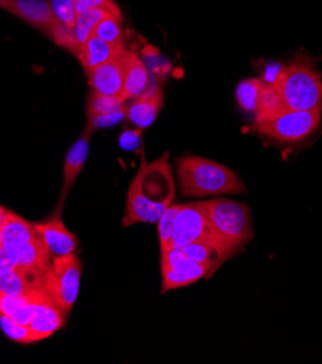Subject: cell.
<instances>
[{
  "mask_svg": "<svg viewBox=\"0 0 322 364\" xmlns=\"http://www.w3.org/2000/svg\"><path fill=\"white\" fill-rule=\"evenodd\" d=\"M163 106V92L154 85L147 87L144 93H141L134 102L127 107V118L136 128L146 129L156 121L160 109Z\"/></svg>",
  "mask_w": 322,
  "mask_h": 364,
  "instance_id": "obj_15",
  "label": "cell"
},
{
  "mask_svg": "<svg viewBox=\"0 0 322 364\" xmlns=\"http://www.w3.org/2000/svg\"><path fill=\"white\" fill-rule=\"evenodd\" d=\"M33 292L28 279L19 269L0 273V294L6 296H28Z\"/></svg>",
  "mask_w": 322,
  "mask_h": 364,
  "instance_id": "obj_25",
  "label": "cell"
},
{
  "mask_svg": "<svg viewBox=\"0 0 322 364\" xmlns=\"http://www.w3.org/2000/svg\"><path fill=\"white\" fill-rule=\"evenodd\" d=\"M5 251L15 263L16 269L22 270L23 273H47L53 262L51 254L40 234L16 250Z\"/></svg>",
  "mask_w": 322,
  "mask_h": 364,
  "instance_id": "obj_14",
  "label": "cell"
},
{
  "mask_svg": "<svg viewBox=\"0 0 322 364\" xmlns=\"http://www.w3.org/2000/svg\"><path fill=\"white\" fill-rule=\"evenodd\" d=\"M125 107V100L118 96H106L97 92H92L87 100V119L115 114Z\"/></svg>",
  "mask_w": 322,
  "mask_h": 364,
  "instance_id": "obj_23",
  "label": "cell"
},
{
  "mask_svg": "<svg viewBox=\"0 0 322 364\" xmlns=\"http://www.w3.org/2000/svg\"><path fill=\"white\" fill-rule=\"evenodd\" d=\"M270 85L279 93L286 109L322 111V76L308 58H296L281 67Z\"/></svg>",
  "mask_w": 322,
  "mask_h": 364,
  "instance_id": "obj_3",
  "label": "cell"
},
{
  "mask_svg": "<svg viewBox=\"0 0 322 364\" xmlns=\"http://www.w3.org/2000/svg\"><path fill=\"white\" fill-rule=\"evenodd\" d=\"M203 240H217L208 223L205 200L178 205L174 216L173 248H183Z\"/></svg>",
  "mask_w": 322,
  "mask_h": 364,
  "instance_id": "obj_8",
  "label": "cell"
},
{
  "mask_svg": "<svg viewBox=\"0 0 322 364\" xmlns=\"http://www.w3.org/2000/svg\"><path fill=\"white\" fill-rule=\"evenodd\" d=\"M141 132L142 129H135V131H125L119 136V144L124 150L128 151H135L138 147H141Z\"/></svg>",
  "mask_w": 322,
  "mask_h": 364,
  "instance_id": "obj_31",
  "label": "cell"
},
{
  "mask_svg": "<svg viewBox=\"0 0 322 364\" xmlns=\"http://www.w3.org/2000/svg\"><path fill=\"white\" fill-rule=\"evenodd\" d=\"M82 279V262L76 254L53 259L47 272L45 290L67 316L76 304Z\"/></svg>",
  "mask_w": 322,
  "mask_h": 364,
  "instance_id": "obj_7",
  "label": "cell"
},
{
  "mask_svg": "<svg viewBox=\"0 0 322 364\" xmlns=\"http://www.w3.org/2000/svg\"><path fill=\"white\" fill-rule=\"evenodd\" d=\"M37 235L38 231L35 228V224L28 223L14 212H8L2 230H0V247L12 251L29 242Z\"/></svg>",
  "mask_w": 322,
  "mask_h": 364,
  "instance_id": "obj_17",
  "label": "cell"
},
{
  "mask_svg": "<svg viewBox=\"0 0 322 364\" xmlns=\"http://www.w3.org/2000/svg\"><path fill=\"white\" fill-rule=\"evenodd\" d=\"M0 314L21 325H29L33 315L31 296H6L0 294Z\"/></svg>",
  "mask_w": 322,
  "mask_h": 364,
  "instance_id": "obj_20",
  "label": "cell"
},
{
  "mask_svg": "<svg viewBox=\"0 0 322 364\" xmlns=\"http://www.w3.org/2000/svg\"><path fill=\"white\" fill-rule=\"evenodd\" d=\"M35 228H37L45 247L48 248L51 259L68 256V254H73L77 248L76 235L65 228L64 223L61 221L60 213L57 212L54 213L51 220L35 224Z\"/></svg>",
  "mask_w": 322,
  "mask_h": 364,
  "instance_id": "obj_12",
  "label": "cell"
},
{
  "mask_svg": "<svg viewBox=\"0 0 322 364\" xmlns=\"http://www.w3.org/2000/svg\"><path fill=\"white\" fill-rule=\"evenodd\" d=\"M29 296L33 305V315L29 326L41 341L61 330L65 315L45 289L33 290Z\"/></svg>",
  "mask_w": 322,
  "mask_h": 364,
  "instance_id": "obj_11",
  "label": "cell"
},
{
  "mask_svg": "<svg viewBox=\"0 0 322 364\" xmlns=\"http://www.w3.org/2000/svg\"><path fill=\"white\" fill-rule=\"evenodd\" d=\"M322 119L321 109L313 111H283L279 115H274L266 121L256 122V131L279 142H299L312 135Z\"/></svg>",
  "mask_w": 322,
  "mask_h": 364,
  "instance_id": "obj_6",
  "label": "cell"
},
{
  "mask_svg": "<svg viewBox=\"0 0 322 364\" xmlns=\"http://www.w3.org/2000/svg\"><path fill=\"white\" fill-rule=\"evenodd\" d=\"M0 326H2L5 336L15 343L32 344L40 341V338L31 330L29 325H21L2 314H0Z\"/></svg>",
  "mask_w": 322,
  "mask_h": 364,
  "instance_id": "obj_27",
  "label": "cell"
},
{
  "mask_svg": "<svg viewBox=\"0 0 322 364\" xmlns=\"http://www.w3.org/2000/svg\"><path fill=\"white\" fill-rule=\"evenodd\" d=\"M0 9L48 33L54 43L77 54L75 31L64 26L55 18L50 2L45 0H0Z\"/></svg>",
  "mask_w": 322,
  "mask_h": 364,
  "instance_id": "obj_5",
  "label": "cell"
},
{
  "mask_svg": "<svg viewBox=\"0 0 322 364\" xmlns=\"http://www.w3.org/2000/svg\"><path fill=\"white\" fill-rule=\"evenodd\" d=\"M75 8L77 15L90 9H112V11H119L117 4L114 0H75Z\"/></svg>",
  "mask_w": 322,
  "mask_h": 364,
  "instance_id": "obj_30",
  "label": "cell"
},
{
  "mask_svg": "<svg viewBox=\"0 0 322 364\" xmlns=\"http://www.w3.org/2000/svg\"><path fill=\"white\" fill-rule=\"evenodd\" d=\"M283 111H288L286 109L283 100L280 99L279 93L270 83H264L260 92L259 97V105H257V111H256V122L266 121L274 115L281 114ZM254 122V124H256Z\"/></svg>",
  "mask_w": 322,
  "mask_h": 364,
  "instance_id": "obj_22",
  "label": "cell"
},
{
  "mask_svg": "<svg viewBox=\"0 0 322 364\" xmlns=\"http://www.w3.org/2000/svg\"><path fill=\"white\" fill-rule=\"evenodd\" d=\"M209 227L218 241L231 250L252 241L254 235L249 208L241 202L217 198L205 200Z\"/></svg>",
  "mask_w": 322,
  "mask_h": 364,
  "instance_id": "obj_4",
  "label": "cell"
},
{
  "mask_svg": "<svg viewBox=\"0 0 322 364\" xmlns=\"http://www.w3.org/2000/svg\"><path fill=\"white\" fill-rule=\"evenodd\" d=\"M122 47L125 46H115L111 43H106L97 38V36L92 35L85 44L80 46L77 57L86 71V75L89 76L96 67L106 63L107 60H111Z\"/></svg>",
  "mask_w": 322,
  "mask_h": 364,
  "instance_id": "obj_18",
  "label": "cell"
},
{
  "mask_svg": "<svg viewBox=\"0 0 322 364\" xmlns=\"http://www.w3.org/2000/svg\"><path fill=\"white\" fill-rule=\"evenodd\" d=\"M176 174L186 198H209L247 193L242 180L228 167L208 159L186 156L177 160Z\"/></svg>",
  "mask_w": 322,
  "mask_h": 364,
  "instance_id": "obj_2",
  "label": "cell"
},
{
  "mask_svg": "<svg viewBox=\"0 0 322 364\" xmlns=\"http://www.w3.org/2000/svg\"><path fill=\"white\" fill-rule=\"evenodd\" d=\"M161 294H167L173 289L189 286L206 276V267L190 259L181 248H168L161 251Z\"/></svg>",
  "mask_w": 322,
  "mask_h": 364,
  "instance_id": "obj_9",
  "label": "cell"
},
{
  "mask_svg": "<svg viewBox=\"0 0 322 364\" xmlns=\"http://www.w3.org/2000/svg\"><path fill=\"white\" fill-rule=\"evenodd\" d=\"M263 85L264 83L260 79H248L238 85L235 97L240 107L244 109L245 112L256 114Z\"/></svg>",
  "mask_w": 322,
  "mask_h": 364,
  "instance_id": "obj_26",
  "label": "cell"
},
{
  "mask_svg": "<svg viewBox=\"0 0 322 364\" xmlns=\"http://www.w3.org/2000/svg\"><path fill=\"white\" fill-rule=\"evenodd\" d=\"M174 196L176 183L168 153L150 163L142 156L139 168L128 189L124 227L138 223H159L163 213L173 205Z\"/></svg>",
  "mask_w": 322,
  "mask_h": 364,
  "instance_id": "obj_1",
  "label": "cell"
},
{
  "mask_svg": "<svg viewBox=\"0 0 322 364\" xmlns=\"http://www.w3.org/2000/svg\"><path fill=\"white\" fill-rule=\"evenodd\" d=\"M93 131H95V128L90 124H87L83 135L73 145H71V149L67 151L64 168H63V192L60 196V203L55 209L57 213H61V206H63L71 186H73L75 180L77 178V176L80 174V171L85 167V163H86V159L89 154L90 135L93 134Z\"/></svg>",
  "mask_w": 322,
  "mask_h": 364,
  "instance_id": "obj_13",
  "label": "cell"
},
{
  "mask_svg": "<svg viewBox=\"0 0 322 364\" xmlns=\"http://www.w3.org/2000/svg\"><path fill=\"white\" fill-rule=\"evenodd\" d=\"M128 53L129 51L122 47L111 60L100 64L90 73L89 82L93 92L121 97L127 75Z\"/></svg>",
  "mask_w": 322,
  "mask_h": 364,
  "instance_id": "obj_10",
  "label": "cell"
},
{
  "mask_svg": "<svg viewBox=\"0 0 322 364\" xmlns=\"http://www.w3.org/2000/svg\"><path fill=\"white\" fill-rule=\"evenodd\" d=\"M8 212H9V210H6L4 206H0V230H2V225H4V223H5V218H6Z\"/></svg>",
  "mask_w": 322,
  "mask_h": 364,
  "instance_id": "obj_33",
  "label": "cell"
},
{
  "mask_svg": "<svg viewBox=\"0 0 322 364\" xmlns=\"http://www.w3.org/2000/svg\"><path fill=\"white\" fill-rule=\"evenodd\" d=\"M93 35L106 43H111L115 46H124L122 15L121 14L106 15L95 28Z\"/></svg>",
  "mask_w": 322,
  "mask_h": 364,
  "instance_id": "obj_24",
  "label": "cell"
},
{
  "mask_svg": "<svg viewBox=\"0 0 322 364\" xmlns=\"http://www.w3.org/2000/svg\"><path fill=\"white\" fill-rule=\"evenodd\" d=\"M14 269H16L15 263L8 256V252L4 248H0V273H6V272H11Z\"/></svg>",
  "mask_w": 322,
  "mask_h": 364,
  "instance_id": "obj_32",
  "label": "cell"
},
{
  "mask_svg": "<svg viewBox=\"0 0 322 364\" xmlns=\"http://www.w3.org/2000/svg\"><path fill=\"white\" fill-rule=\"evenodd\" d=\"M149 87V70L135 53H128V65H127V75L125 83L121 97L127 102L129 99L138 97L141 93H144Z\"/></svg>",
  "mask_w": 322,
  "mask_h": 364,
  "instance_id": "obj_19",
  "label": "cell"
},
{
  "mask_svg": "<svg viewBox=\"0 0 322 364\" xmlns=\"http://www.w3.org/2000/svg\"><path fill=\"white\" fill-rule=\"evenodd\" d=\"M178 210V205H171L159 220V238L163 250L173 248V231H174V216Z\"/></svg>",
  "mask_w": 322,
  "mask_h": 364,
  "instance_id": "obj_28",
  "label": "cell"
},
{
  "mask_svg": "<svg viewBox=\"0 0 322 364\" xmlns=\"http://www.w3.org/2000/svg\"><path fill=\"white\" fill-rule=\"evenodd\" d=\"M109 14H121V11L99 8V9H90V11H86V12H82L77 15V21H76V26H75V38L77 43V51H79L80 46L85 44L93 35V31L97 26V23Z\"/></svg>",
  "mask_w": 322,
  "mask_h": 364,
  "instance_id": "obj_21",
  "label": "cell"
},
{
  "mask_svg": "<svg viewBox=\"0 0 322 364\" xmlns=\"http://www.w3.org/2000/svg\"><path fill=\"white\" fill-rule=\"evenodd\" d=\"M181 250H183L190 259L206 267L209 274L213 270H217L234 251L218 240H203L192 242Z\"/></svg>",
  "mask_w": 322,
  "mask_h": 364,
  "instance_id": "obj_16",
  "label": "cell"
},
{
  "mask_svg": "<svg viewBox=\"0 0 322 364\" xmlns=\"http://www.w3.org/2000/svg\"><path fill=\"white\" fill-rule=\"evenodd\" d=\"M50 5L58 22H61L68 29L75 31L76 21H77L75 0H51Z\"/></svg>",
  "mask_w": 322,
  "mask_h": 364,
  "instance_id": "obj_29",
  "label": "cell"
}]
</instances>
